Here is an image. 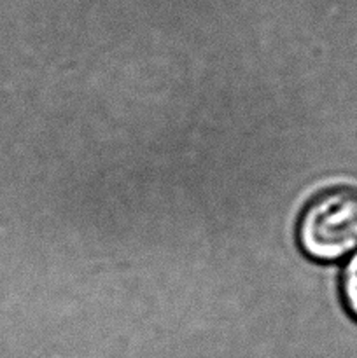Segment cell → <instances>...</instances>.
I'll use <instances>...</instances> for the list:
<instances>
[{
  "instance_id": "6da1fadb",
  "label": "cell",
  "mask_w": 357,
  "mask_h": 358,
  "mask_svg": "<svg viewBox=\"0 0 357 358\" xmlns=\"http://www.w3.org/2000/svg\"><path fill=\"white\" fill-rule=\"evenodd\" d=\"M301 250L317 262H336L357 250V189L343 185L321 192L301 213Z\"/></svg>"
},
{
  "instance_id": "7a4b0ae2",
  "label": "cell",
  "mask_w": 357,
  "mask_h": 358,
  "mask_svg": "<svg viewBox=\"0 0 357 358\" xmlns=\"http://www.w3.org/2000/svg\"><path fill=\"white\" fill-rule=\"evenodd\" d=\"M340 296H342L346 313L357 322V250L343 266L342 276H340Z\"/></svg>"
}]
</instances>
